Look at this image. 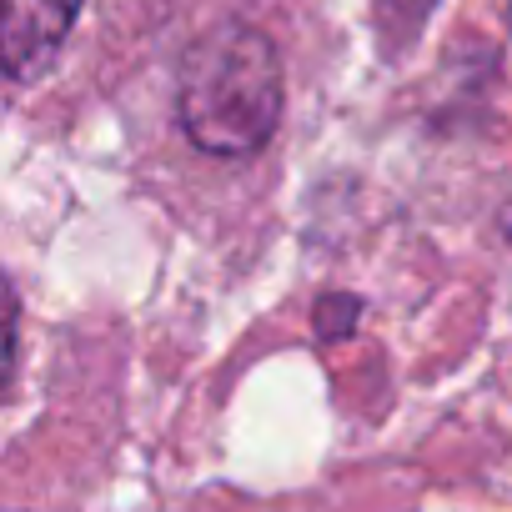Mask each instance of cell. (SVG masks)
<instances>
[{"label": "cell", "instance_id": "1", "mask_svg": "<svg viewBox=\"0 0 512 512\" xmlns=\"http://www.w3.org/2000/svg\"><path fill=\"white\" fill-rule=\"evenodd\" d=\"M282 56L251 21H221L196 36L176 76V116L196 151L251 156L282 126Z\"/></svg>", "mask_w": 512, "mask_h": 512}, {"label": "cell", "instance_id": "2", "mask_svg": "<svg viewBox=\"0 0 512 512\" xmlns=\"http://www.w3.org/2000/svg\"><path fill=\"white\" fill-rule=\"evenodd\" d=\"M81 0H0V56L11 81H36L66 46Z\"/></svg>", "mask_w": 512, "mask_h": 512}, {"label": "cell", "instance_id": "3", "mask_svg": "<svg viewBox=\"0 0 512 512\" xmlns=\"http://www.w3.org/2000/svg\"><path fill=\"white\" fill-rule=\"evenodd\" d=\"M437 0H377V31H382V46L397 51V46H412V36L427 26Z\"/></svg>", "mask_w": 512, "mask_h": 512}, {"label": "cell", "instance_id": "4", "mask_svg": "<svg viewBox=\"0 0 512 512\" xmlns=\"http://www.w3.org/2000/svg\"><path fill=\"white\" fill-rule=\"evenodd\" d=\"M357 317H362V302L352 292H332L317 302V337L322 342H342L357 332Z\"/></svg>", "mask_w": 512, "mask_h": 512}, {"label": "cell", "instance_id": "5", "mask_svg": "<svg viewBox=\"0 0 512 512\" xmlns=\"http://www.w3.org/2000/svg\"><path fill=\"white\" fill-rule=\"evenodd\" d=\"M507 26H512V0H507Z\"/></svg>", "mask_w": 512, "mask_h": 512}]
</instances>
